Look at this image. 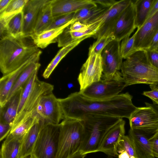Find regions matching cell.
<instances>
[{"mask_svg":"<svg viewBox=\"0 0 158 158\" xmlns=\"http://www.w3.org/2000/svg\"><path fill=\"white\" fill-rule=\"evenodd\" d=\"M128 119L130 128H158V115L148 106L137 107Z\"/></svg>","mask_w":158,"mask_h":158,"instance_id":"obj_18","label":"cell"},{"mask_svg":"<svg viewBox=\"0 0 158 158\" xmlns=\"http://www.w3.org/2000/svg\"><path fill=\"white\" fill-rule=\"evenodd\" d=\"M86 155V154H84L79 151L69 158H84Z\"/></svg>","mask_w":158,"mask_h":158,"instance_id":"obj_45","label":"cell"},{"mask_svg":"<svg viewBox=\"0 0 158 158\" xmlns=\"http://www.w3.org/2000/svg\"><path fill=\"white\" fill-rule=\"evenodd\" d=\"M114 40L113 33L107 34L97 39L89 48L88 54H101L105 48L111 41Z\"/></svg>","mask_w":158,"mask_h":158,"instance_id":"obj_33","label":"cell"},{"mask_svg":"<svg viewBox=\"0 0 158 158\" xmlns=\"http://www.w3.org/2000/svg\"><path fill=\"white\" fill-rule=\"evenodd\" d=\"M102 58V77L106 79H123L121 70L123 58L120 51V42L111 41L103 49Z\"/></svg>","mask_w":158,"mask_h":158,"instance_id":"obj_7","label":"cell"},{"mask_svg":"<svg viewBox=\"0 0 158 158\" xmlns=\"http://www.w3.org/2000/svg\"><path fill=\"white\" fill-rule=\"evenodd\" d=\"M135 33L131 37H127L122 40L120 51L123 59H126L136 51L134 48Z\"/></svg>","mask_w":158,"mask_h":158,"instance_id":"obj_35","label":"cell"},{"mask_svg":"<svg viewBox=\"0 0 158 158\" xmlns=\"http://www.w3.org/2000/svg\"><path fill=\"white\" fill-rule=\"evenodd\" d=\"M156 0L134 1L135 9V26L139 28L147 20L152 6Z\"/></svg>","mask_w":158,"mask_h":158,"instance_id":"obj_28","label":"cell"},{"mask_svg":"<svg viewBox=\"0 0 158 158\" xmlns=\"http://www.w3.org/2000/svg\"><path fill=\"white\" fill-rule=\"evenodd\" d=\"M92 2L75 12L73 22L79 21L85 24L91 23L102 16L109 8L103 7Z\"/></svg>","mask_w":158,"mask_h":158,"instance_id":"obj_21","label":"cell"},{"mask_svg":"<svg viewBox=\"0 0 158 158\" xmlns=\"http://www.w3.org/2000/svg\"><path fill=\"white\" fill-rule=\"evenodd\" d=\"M102 74L101 54H91L82 65L77 80L80 91H82L93 83L99 80Z\"/></svg>","mask_w":158,"mask_h":158,"instance_id":"obj_11","label":"cell"},{"mask_svg":"<svg viewBox=\"0 0 158 158\" xmlns=\"http://www.w3.org/2000/svg\"><path fill=\"white\" fill-rule=\"evenodd\" d=\"M60 132L56 158H69L79 151L83 137L81 120L65 119L60 123Z\"/></svg>","mask_w":158,"mask_h":158,"instance_id":"obj_5","label":"cell"},{"mask_svg":"<svg viewBox=\"0 0 158 158\" xmlns=\"http://www.w3.org/2000/svg\"><path fill=\"white\" fill-rule=\"evenodd\" d=\"M12 125L7 123L0 122V141L7 137L10 133Z\"/></svg>","mask_w":158,"mask_h":158,"instance_id":"obj_39","label":"cell"},{"mask_svg":"<svg viewBox=\"0 0 158 158\" xmlns=\"http://www.w3.org/2000/svg\"><path fill=\"white\" fill-rule=\"evenodd\" d=\"M146 106L152 108L158 115V105L151 104L148 102H145Z\"/></svg>","mask_w":158,"mask_h":158,"instance_id":"obj_46","label":"cell"},{"mask_svg":"<svg viewBox=\"0 0 158 158\" xmlns=\"http://www.w3.org/2000/svg\"><path fill=\"white\" fill-rule=\"evenodd\" d=\"M29 0H11L9 4L0 16L16 14L21 12Z\"/></svg>","mask_w":158,"mask_h":158,"instance_id":"obj_36","label":"cell"},{"mask_svg":"<svg viewBox=\"0 0 158 158\" xmlns=\"http://www.w3.org/2000/svg\"><path fill=\"white\" fill-rule=\"evenodd\" d=\"M22 88L0 107V122L13 125L17 114Z\"/></svg>","mask_w":158,"mask_h":158,"instance_id":"obj_22","label":"cell"},{"mask_svg":"<svg viewBox=\"0 0 158 158\" xmlns=\"http://www.w3.org/2000/svg\"><path fill=\"white\" fill-rule=\"evenodd\" d=\"M81 41L75 42L62 47L45 69L43 74V77L48 79L62 59Z\"/></svg>","mask_w":158,"mask_h":158,"instance_id":"obj_31","label":"cell"},{"mask_svg":"<svg viewBox=\"0 0 158 158\" xmlns=\"http://www.w3.org/2000/svg\"><path fill=\"white\" fill-rule=\"evenodd\" d=\"M41 54L30 59L14 71L3 75L0 79V107L6 102L8 96L20 74L31 62L39 61Z\"/></svg>","mask_w":158,"mask_h":158,"instance_id":"obj_19","label":"cell"},{"mask_svg":"<svg viewBox=\"0 0 158 158\" xmlns=\"http://www.w3.org/2000/svg\"><path fill=\"white\" fill-rule=\"evenodd\" d=\"M51 0H49L41 9L36 23L33 35L39 34L47 30L52 24L53 20V17L51 5Z\"/></svg>","mask_w":158,"mask_h":158,"instance_id":"obj_27","label":"cell"},{"mask_svg":"<svg viewBox=\"0 0 158 158\" xmlns=\"http://www.w3.org/2000/svg\"><path fill=\"white\" fill-rule=\"evenodd\" d=\"M118 158H138L134 144L128 135L123 136L116 149Z\"/></svg>","mask_w":158,"mask_h":158,"instance_id":"obj_30","label":"cell"},{"mask_svg":"<svg viewBox=\"0 0 158 158\" xmlns=\"http://www.w3.org/2000/svg\"><path fill=\"white\" fill-rule=\"evenodd\" d=\"M135 9L134 1L123 10L113 28L114 40L120 41L129 37L136 28L135 26Z\"/></svg>","mask_w":158,"mask_h":158,"instance_id":"obj_13","label":"cell"},{"mask_svg":"<svg viewBox=\"0 0 158 158\" xmlns=\"http://www.w3.org/2000/svg\"><path fill=\"white\" fill-rule=\"evenodd\" d=\"M29 158H34V157L33 156H32V155H30V157H29Z\"/></svg>","mask_w":158,"mask_h":158,"instance_id":"obj_50","label":"cell"},{"mask_svg":"<svg viewBox=\"0 0 158 158\" xmlns=\"http://www.w3.org/2000/svg\"><path fill=\"white\" fill-rule=\"evenodd\" d=\"M49 0H29L24 6L23 13L24 36H31L40 11Z\"/></svg>","mask_w":158,"mask_h":158,"instance_id":"obj_17","label":"cell"},{"mask_svg":"<svg viewBox=\"0 0 158 158\" xmlns=\"http://www.w3.org/2000/svg\"><path fill=\"white\" fill-rule=\"evenodd\" d=\"M39 121L40 118L37 115L29 119L11 129L7 137L13 138L23 137L34 124Z\"/></svg>","mask_w":158,"mask_h":158,"instance_id":"obj_32","label":"cell"},{"mask_svg":"<svg viewBox=\"0 0 158 158\" xmlns=\"http://www.w3.org/2000/svg\"><path fill=\"white\" fill-rule=\"evenodd\" d=\"M42 125L40 121L34 124L23 137L19 158H23L32 154Z\"/></svg>","mask_w":158,"mask_h":158,"instance_id":"obj_24","label":"cell"},{"mask_svg":"<svg viewBox=\"0 0 158 158\" xmlns=\"http://www.w3.org/2000/svg\"><path fill=\"white\" fill-rule=\"evenodd\" d=\"M92 2V0H51L53 17L74 13Z\"/></svg>","mask_w":158,"mask_h":158,"instance_id":"obj_20","label":"cell"},{"mask_svg":"<svg viewBox=\"0 0 158 158\" xmlns=\"http://www.w3.org/2000/svg\"><path fill=\"white\" fill-rule=\"evenodd\" d=\"M11 0H0V13L7 8Z\"/></svg>","mask_w":158,"mask_h":158,"instance_id":"obj_44","label":"cell"},{"mask_svg":"<svg viewBox=\"0 0 158 158\" xmlns=\"http://www.w3.org/2000/svg\"><path fill=\"white\" fill-rule=\"evenodd\" d=\"M158 128H130L128 136L135 147L138 158H154L152 150L151 139Z\"/></svg>","mask_w":158,"mask_h":158,"instance_id":"obj_12","label":"cell"},{"mask_svg":"<svg viewBox=\"0 0 158 158\" xmlns=\"http://www.w3.org/2000/svg\"><path fill=\"white\" fill-rule=\"evenodd\" d=\"M131 1V0L117 1L113 6L109 8L100 17L102 20L101 25L93 37L97 39L104 35L113 33V28L119 17Z\"/></svg>","mask_w":158,"mask_h":158,"instance_id":"obj_14","label":"cell"},{"mask_svg":"<svg viewBox=\"0 0 158 158\" xmlns=\"http://www.w3.org/2000/svg\"><path fill=\"white\" fill-rule=\"evenodd\" d=\"M125 122L122 118L107 131L97 151L108 156L117 157L116 149L122 137L125 135Z\"/></svg>","mask_w":158,"mask_h":158,"instance_id":"obj_16","label":"cell"},{"mask_svg":"<svg viewBox=\"0 0 158 158\" xmlns=\"http://www.w3.org/2000/svg\"><path fill=\"white\" fill-rule=\"evenodd\" d=\"M7 35L14 38L22 37L23 34V11L14 15L8 22L3 36Z\"/></svg>","mask_w":158,"mask_h":158,"instance_id":"obj_29","label":"cell"},{"mask_svg":"<svg viewBox=\"0 0 158 158\" xmlns=\"http://www.w3.org/2000/svg\"><path fill=\"white\" fill-rule=\"evenodd\" d=\"M107 158H114L112 156H108Z\"/></svg>","mask_w":158,"mask_h":158,"instance_id":"obj_49","label":"cell"},{"mask_svg":"<svg viewBox=\"0 0 158 158\" xmlns=\"http://www.w3.org/2000/svg\"><path fill=\"white\" fill-rule=\"evenodd\" d=\"M41 53L31 36L4 37L0 40L1 71L3 75L9 73Z\"/></svg>","mask_w":158,"mask_h":158,"instance_id":"obj_2","label":"cell"},{"mask_svg":"<svg viewBox=\"0 0 158 158\" xmlns=\"http://www.w3.org/2000/svg\"><path fill=\"white\" fill-rule=\"evenodd\" d=\"M38 61L30 63L24 69L17 79L7 97L6 102L26 83L36 71L38 70L40 64Z\"/></svg>","mask_w":158,"mask_h":158,"instance_id":"obj_25","label":"cell"},{"mask_svg":"<svg viewBox=\"0 0 158 158\" xmlns=\"http://www.w3.org/2000/svg\"><path fill=\"white\" fill-rule=\"evenodd\" d=\"M74 13H70L53 18L52 24L47 30L60 27L72 21Z\"/></svg>","mask_w":158,"mask_h":158,"instance_id":"obj_37","label":"cell"},{"mask_svg":"<svg viewBox=\"0 0 158 158\" xmlns=\"http://www.w3.org/2000/svg\"><path fill=\"white\" fill-rule=\"evenodd\" d=\"M38 71H36L34 73L27 82L22 88V91L17 114L23 108L27 98L38 79L37 76Z\"/></svg>","mask_w":158,"mask_h":158,"instance_id":"obj_34","label":"cell"},{"mask_svg":"<svg viewBox=\"0 0 158 158\" xmlns=\"http://www.w3.org/2000/svg\"><path fill=\"white\" fill-rule=\"evenodd\" d=\"M121 118L100 115H91L81 121L84 134L79 151L85 154L97 152L105 135Z\"/></svg>","mask_w":158,"mask_h":158,"instance_id":"obj_4","label":"cell"},{"mask_svg":"<svg viewBox=\"0 0 158 158\" xmlns=\"http://www.w3.org/2000/svg\"><path fill=\"white\" fill-rule=\"evenodd\" d=\"M149 86L151 90H153L154 89L158 90V85H149Z\"/></svg>","mask_w":158,"mask_h":158,"instance_id":"obj_47","label":"cell"},{"mask_svg":"<svg viewBox=\"0 0 158 158\" xmlns=\"http://www.w3.org/2000/svg\"><path fill=\"white\" fill-rule=\"evenodd\" d=\"M36 115L42 125L45 124H58L63 120L61 106L52 92L42 96L39 102Z\"/></svg>","mask_w":158,"mask_h":158,"instance_id":"obj_10","label":"cell"},{"mask_svg":"<svg viewBox=\"0 0 158 158\" xmlns=\"http://www.w3.org/2000/svg\"><path fill=\"white\" fill-rule=\"evenodd\" d=\"M121 70L126 87L139 84L158 85V69L150 63L144 50H137L128 57Z\"/></svg>","mask_w":158,"mask_h":158,"instance_id":"obj_3","label":"cell"},{"mask_svg":"<svg viewBox=\"0 0 158 158\" xmlns=\"http://www.w3.org/2000/svg\"><path fill=\"white\" fill-rule=\"evenodd\" d=\"M143 95L152 100V102L158 100V90L154 89L149 91H144Z\"/></svg>","mask_w":158,"mask_h":158,"instance_id":"obj_42","label":"cell"},{"mask_svg":"<svg viewBox=\"0 0 158 158\" xmlns=\"http://www.w3.org/2000/svg\"><path fill=\"white\" fill-rule=\"evenodd\" d=\"M145 51L150 63L154 67L158 69V52L149 49Z\"/></svg>","mask_w":158,"mask_h":158,"instance_id":"obj_38","label":"cell"},{"mask_svg":"<svg viewBox=\"0 0 158 158\" xmlns=\"http://www.w3.org/2000/svg\"><path fill=\"white\" fill-rule=\"evenodd\" d=\"M96 4L106 8H110L117 1L114 0H92Z\"/></svg>","mask_w":158,"mask_h":158,"instance_id":"obj_41","label":"cell"},{"mask_svg":"<svg viewBox=\"0 0 158 158\" xmlns=\"http://www.w3.org/2000/svg\"><path fill=\"white\" fill-rule=\"evenodd\" d=\"M148 49L158 52V31L153 38L149 48Z\"/></svg>","mask_w":158,"mask_h":158,"instance_id":"obj_43","label":"cell"},{"mask_svg":"<svg viewBox=\"0 0 158 158\" xmlns=\"http://www.w3.org/2000/svg\"><path fill=\"white\" fill-rule=\"evenodd\" d=\"M153 104L158 105V100L152 102Z\"/></svg>","mask_w":158,"mask_h":158,"instance_id":"obj_48","label":"cell"},{"mask_svg":"<svg viewBox=\"0 0 158 158\" xmlns=\"http://www.w3.org/2000/svg\"><path fill=\"white\" fill-rule=\"evenodd\" d=\"M73 22L72 21L60 27L46 30L39 34L33 35L31 37L39 48H44L50 44L57 42L60 35Z\"/></svg>","mask_w":158,"mask_h":158,"instance_id":"obj_23","label":"cell"},{"mask_svg":"<svg viewBox=\"0 0 158 158\" xmlns=\"http://www.w3.org/2000/svg\"><path fill=\"white\" fill-rule=\"evenodd\" d=\"M129 93L119 94L108 99H95L84 96L80 91L71 93L67 97L58 98L63 119L81 120L91 115L129 118L137 109Z\"/></svg>","mask_w":158,"mask_h":158,"instance_id":"obj_1","label":"cell"},{"mask_svg":"<svg viewBox=\"0 0 158 158\" xmlns=\"http://www.w3.org/2000/svg\"><path fill=\"white\" fill-rule=\"evenodd\" d=\"M123 79H106L102 77L82 91L85 96L93 99H104L115 96L126 87Z\"/></svg>","mask_w":158,"mask_h":158,"instance_id":"obj_9","label":"cell"},{"mask_svg":"<svg viewBox=\"0 0 158 158\" xmlns=\"http://www.w3.org/2000/svg\"><path fill=\"white\" fill-rule=\"evenodd\" d=\"M23 137L13 138L6 137L2 145L0 158H19Z\"/></svg>","mask_w":158,"mask_h":158,"instance_id":"obj_26","label":"cell"},{"mask_svg":"<svg viewBox=\"0 0 158 158\" xmlns=\"http://www.w3.org/2000/svg\"></svg>","mask_w":158,"mask_h":158,"instance_id":"obj_52","label":"cell"},{"mask_svg":"<svg viewBox=\"0 0 158 158\" xmlns=\"http://www.w3.org/2000/svg\"><path fill=\"white\" fill-rule=\"evenodd\" d=\"M60 123L42 126L31 154L34 158H56L60 132Z\"/></svg>","mask_w":158,"mask_h":158,"instance_id":"obj_6","label":"cell"},{"mask_svg":"<svg viewBox=\"0 0 158 158\" xmlns=\"http://www.w3.org/2000/svg\"><path fill=\"white\" fill-rule=\"evenodd\" d=\"M151 147L154 157L158 158V130L151 139Z\"/></svg>","mask_w":158,"mask_h":158,"instance_id":"obj_40","label":"cell"},{"mask_svg":"<svg viewBox=\"0 0 158 158\" xmlns=\"http://www.w3.org/2000/svg\"><path fill=\"white\" fill-rule=\"evenodd\" d=\"M158 31V11L148 18L135 34L134 48L136 51L148 49Z\"/></svg>","mask_w":158,"mask_h":158,"instance_id":"obj_15","label":"cell"},{"mask_svg":"<svg viewBox=\"0 0 158 158\" xmlns=\"http://www.w3.org/2000/svg\"><path fill=\"white\" fill-rule=\"evenodd\" d=\"M53 89V85L38 79L23 108L17 114L11 129L36 116L37 109L40 98L45 95L52 92Z\"/></svg>","mask_w":158,"mask_h":158,"instance_id":"obj_8","label":"cell"},{"mask_svg":"<svg viewBox=\"0 0 158 158\" xmlns=\"http://www.w3.org/2000/svg\"><path fill=\"white\" fill-rule=\"evenodd\" d=\"M29 157H30V156H26V157H24L23 158H29Z\"/></svg>","mask_w":158,"mask_h":158,"instance_id":"obj_51","label":"cell"}]
</instances>
